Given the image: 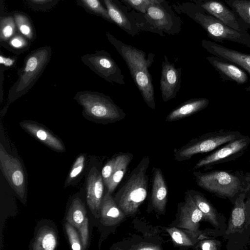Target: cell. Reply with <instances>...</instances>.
I'll use <instances>...</instances> for the list:
<instances>
[{"label":"cell","mask_w":250,"mask_h":250,"mask_svg":"<svg viewBox=\"0 0 250 250\" xmlns=\"http://www.w3.org/2000/svg\"><path fill=\"white\" fill-rule=\"evenodd\" d=\"M198 185L216 196L233 204L236 198L250 185V172L212 170L195 173Z\"/></svg>","instance_id":"obj_1"},{"label":"cell","mask_w":250,"mask_h":250,"mask_svg":"<svg viewBox=\"0 0 250 250\" xmlns=\"http://www.w3.org/2000/svg\"><path fill=\"white\" fill-rule=\"evenodd\" d=\"M209 103V100L205 98L189 99L171 110L165 121L172 122L190 116L206 108Z\"/></svg>","instance_id":"obj_22"},{"label":"cell","mask_w":250,"mask_h":250,"mask_svg":"<svg viewBox=\"0 0 250 250\" xmlns=\"http://www.w3.org/2000/svg\"><path fill=\"white\" fill-rule=\"evenodd\" d=\"M84 161L85 158L83 155H80L77 158L69 174L68 178L69 182L71 181L81 172L83 168Z\"/></svg>","instance_id":"obj_35"},{"label":"cell","mask_w":250,"mask_h":250,"mask_svg":"<svg viewBox=\"0 0 250 250\" xmlns=\"http://www.w3.org/2000/svg\"><path fill=\"white\" fill-rule=\"evenodd\" d=\"M11 17L1 18L0 22V40L5 42L14 36L16 31V22Z\"/></svg>","instance_id":"obj_29"},{"label":"cell","mask_w":250,"mask_h":250,"mask_svg":"<svg viewBox=\"0 0 250 250\" xmlns=\"http://www.w3.org/2000/svg\"><path fill=\"white\" fill-rule=\"evenodd\" d=\"M207 60L222 79L240 85L248 82V73L235 64L214 55L208 57Z\"/></svg>","instance_id":"obj_16"},{"label":"cell","mask_w":250,"mask_h":250,"mask_svg":"<svg viewBox=\"0 0 250 250\" xmlns=\"http://www.w3.org/2000/svg\"><path fill=\"white\" fill-rule=\"evenodd\" d=\"M151 3H158L159 2V0H148Z\"/></svg>","instance_id":"obj_43"},{"label":"cell","mask_w":250,"mask_h":250,"mask_svg":"<svg viewBox=\"0 0 250 250\" xmlns=\"http://www.w3.org/2000/svg\"><path fill=\"white\" fill-rule=\"evenodd\" d=\"M166 231L170 236L173 241L178 245L182 246H192L195 242L182 230L176 227L167 228Z\"/></svg>","instance_id":"obj_30"},{"label":"cell","mask_w":250,"mask_h":250,"mask_svg":"<svg viewBox=\"0 0 250 250\" xmlns=\"http://www.w3.org/2000/svg\"><path fill=\"white\" fill-rule=\"evenodd\" d=\"M200 6L210 15L237 31L248 32V27L234 12L219 0H206Z\"/></svg>","instance_id":"obj_12"},{"label":"cell","mask_w":250,"mask_h":250,"mask_svg":"<svg viewBox=\"0 0 250 250\" xmlns=\"http://www.w3.org/2000/svg\"><path fill=\"white\" fill-rule=\"evenodd\" d=\"M125 215L107 191L103 198L101 206L102 223L106 226H113L122 221Z\"/></svg>","instance_id":"obj_23"},{"label":"cell","mask_w":250,"mask_h":250,"mask_svg":"<svg viewBox=\"0 0 250 250\" xmlns=\"http://www.w3.org/2000/svg\"><path fill=\"white\" fill-rule=\"evenodd\" d=\"M222 235L228 250H246L250 245V185L236 198Z\"/></svg>","instance_id":"obj_2"},{"label":"cell","mask_w":250,"mask_h":250,"mask_svg":"<svg viewBox=\"0 0 250 250\" xmlns=\"http://www.w3.org/2000/svg\"><path fill=\"white\" fill-rule=\"evenodd\" d=\"M167 194V188L163 174L159 168H156L153 175L151 201L154 208L161 213L165 211Z\"/></svg>","instance_id":"obj_24"},{"label":"cell","mask_w":250,"mask_h":250,"mask_svg":"<svg viewBox=\"0 0 250 250\" xmlns=\"http://www.w3.org/2000/svg\"><path fill=\"white\" fill-rule=\"evenodd\" d=\"M1 170L11 187L21 199L25 195V175L21 162L0 145Z\"/></svg>","instance_id":"obj_10"},{"label":"cell","mask_w":250,"mask_h":250,"mask_svg":"<svg viewBox=\"0 0 250 250\" xmlns=\"http://www.w3.org/2000/svg\"><path fill=\"white\" fill-rule=\"evenodd\" d=\"M131 249L138 250H159L161 248L155 244L152 243H141L135 246Z\"/></svg>","instance_id":"obj_41"},{"label":"cell","mask_w":250,"mask_h":250,"mask_svg":"<svg viewBox=\"0 0 250 250\" xmlns=\"http://www.w3.org/2000/svg\"><path fill=\"white\" fill-rule=\"evenodd\" d=\"M134 83L141 93L147 106L155 109L154 89L152 76L148 70L137 68H128Z\"/></svg>","instance_id":"obj_20"},{"label":"cell","mask_w":250,"mask_h":250,"mask_svg":"<svg viewBox=\"0 0 250 250\" xmlns=\"http://www.w3.org/2000/svg\"><path fill=\"white\" fill-rule=\"evenodd\" d=\"M194 17L207 32L208 36L215 42L222 43L224 41H229L250 48V35L248 32L231 28L209 14H206L203 8L197 10Z\"/></svg>","instance_id":"obj_7"},{"label":"cell","mask_w":250,"mask_h":250,"mask_svg":"<svg viewBox=\"0 0 250 250\" xmlns=\"http://www.w3.org/2000/svg\"><path fill=\"white\" fill-rule=\"evenodd\" d=\"M115 157L109 160L103 167L102 170V176L106 186L110 179L115 165Z\"/></svg>","instance_id":"obj_37"},{"label":"cell","mask_w":250,"mask_h":250,"mask_svg":"<svg viewBox=\"0 0 250 250\" xmlns=\"http://www.w3.org/2000/svg\"><path fill=\"white\" fill-rule=\"evenodd\" d=\"M57 244V238L54 230L48 227L41 228L38 231L32 244L34 250H53Z\"/></svg>","instance_id":"obj_26"},{"label":"cell","mask_w":250,"mask_h":250,"mask_svg":"<svg viewBox=\"0 0 250 250\" xmlns=\"http://www.w3.org/2000/svg\"><path fill=\"white\" fill-rule=\"evenodd\" d=\"M103 178L98 171L92 169L88 174L86 185V200L92 211L99 210L103 200Z\"/></svg>","instance_id":"obj_21"},{"label":"cell","mask_w":250,"mask_h":250,"mask_svg":"<svg viewBox=\"0 0 250 250\" xmlns=\"http://www.w3.org/2000/svg\"><path fill=\"white\" fill-rule=\"evenodd\" d=\"M65 229L71 248L73 250H80L82 243L74 227L67 222L65 224Z\"/></svg>","instance_id":"obj_33"},{"label":"cell","mask_w":250,"mask_h":250,"mask_svg":"<svg viewBox=\"0 0 250 250\" xmlns=\"http://www.w3.org/2000/svg\"><path fill=\"white\" fill-rule=\"evenodd\" d=\"M130 4L142 12H145L150 2L148 0H126Z\"/></svg>","instance_id":"obj_40"},{"label":"cell","mask_w":250,"mask_h":250,"mask_svg":"<svg viewBox=\"0 0 250 250\" xmlns=\"http://www.w3.org/2000/svg\"><path fill=\"white\" fill-rule=\"evenodd\" d=\"M48 0H32V1L34 2H43L46 1Z\"/></svg>","instance_id":"obj_42"},{"label":"cell","mask_w":250,"mask_h":250,"mask_svg":"<svg viewBox=\"0 0 250 250\" xmlns=\"http://www.w3.org/2000/svg\"><path fill=\"white\" fill-rule=\"evenodd\" d=\"M198 246L203 250H220L222 244L218 240L209 238L200 242Z\"/></svg>","instance_id":"obj_36"},{"label":"cell","mask_w":250,"mask_h":250,"mask_svg":"<svg viewBox=\"0 0 250 250\" xmlns=\"http://www.w3.org/2000/svg\"><path fill=\"white\" fill-rule=\"evenodd\" d=\"M19 125L26 132L50 148L58 151L65 150L60 139L43 125L37 121L25 120L20 122Z\"/></svg>","instance_id":"obj_15"},{"label":"cell","mask_w":250,"mask_h":250,"mask_svg":"<svg viewBox=\"0 0 250 250\" xmlns=\"http://www.w3.org/2000/svg\"><path fill=\"white\" fill-rule=\"evenodd\" d=\"M9 44L13 49L19 50L27 47L28 43L23 37L17 35L10 39Z\"/></svg>","instance_id":"obj_38"},{"label":"cell","mask_w":250,"mask_h":250,"mask_svg":"<svg viewBox=\"0 0 250 250\" xmlns=\"http://www.w3.org/2000/svg\"><path fill=\"white\" fill-rule=\"evenodd\" d=\"M196 205L202 211L204 220L210 223L222 235L227 227V219L201 193L195 191L191 194Z\"/></svg>","instance_id":"obj_18"},{"label":"cell","mask_w":250,"mask_h":250,"mask_svg":"<svg viewBox=\"0 0 250 250\" xmlns=\"http://www.w3.org/2000/svg\"><path fill=\"white\" fill-rule=\"evenodd\" d=\"M51 57V49L47 46L35 50L25 57L22 67L18 71V78L9 91V104L32 88L44 72Z\"/></svg>","instance_id":"obj_4"},{"label":"cell","mask_w":250,"mask_h":250,"mask_svg":"<svg viewBox=\"0 0 250 250\" xmlns=\"http://www.w3.org/2000/svg\"><path fill=\"white\" fill-rule=\"evenodd\" d=\"M17 59L16 57H5L0 55V72L14 67L16 65Z\"/></svg>","instance_id":"obj_39"},{"label":"cell","mask_w":250,"mask_h":250,"mask_svg":"<svg viewBox=\"0 0 250 250\" xmlns=\"http://www.w3.org/2000/svg\"><path fill=\"white\" fill-rule=\"evenodd\" d=\"M108 14L113 21L120 26L128 27L129 22L125 15L112 0H104Z\"/></svg>","instance_id":"obj_28"},{"label":"cell","mask_w":250,"mask_h":250,"mask_svg":"<svg viewBox=\"0 0 250 250\" xmlns=\"http://www.w3.org/2000/svg\"><path fill=\"white\" fill-rule=\"evenodd\" d=\"M162 62L160 79V90L164 102H167L176 97L181 83V67L176 68L165 56Z\"/></svg>","instance_id":"obj_11"},{"label":"cell","mask_w":250,"mask_h":250,"mask_svg":"<svg viewBox=\"0 0 250 250\" xmlns=\"http://www.w3.org/2000/svg\"><path fill=\"white\" fill-rule=\"evenodd\" d=\"M89 9L108 20H111L107 9L101 4L99 0H82Z\"/></svg>","instance_id":"obj_34"},{"label":"cell","mask_w":250,"mask_h":250,"mask_svg":"<svg viewBox=\"0 0 250 250\" xmlns=\"http://www.w3.org/2000/svg\"><path fill=\"white\" fill-rule=\"evenodd\" d=\"M73 99L82 108L83 116L93 123L107 125L125 118V113L108 96L97 91L77 92Z\"/></svg>","instance_id":"obj_3"},{"label":"cell","mask_w":250,"mask_h":250,"mask_svg":"<svg viewBox=\"0 0 250 250\" xmlns=\"http://www.w3.org/2000/svg\"><path fill=\"white\" fill-rule=\"evenodd\" d=\"M132 155L123 153L115 157V165L110 179L106 187L107 191L112 193L122 180L127 166L131 161Z\"/></svg>","instance_id":"obj_25"},{"label":"cell","mask_w":250,"mask_h":250,"mask_svg":"<svg viewBox=\"0 0 250 250\" xmlns=\"http://www.w3.org/2000/svg\"><path fill=\"white\" fill-rule=\"evenodd\" d=\"M202 220H204L203 213L196 205L191 194L188 195L181 207L178 228L185 229L198 240L202 233L199 229L200 222Z\"/></svg>","instance_id":"obj_13"},{"label":"cell","mask_w":250,"mask_h":250,"mask_svg":"<svg viewBox=\"0 0 250 250\" xmlns=\"http://www.w3.org/2000/svg\"><path fill=\"white\" fill-rule=\"evenodd\" d=\"M146 12L149 17L155 21L159 25H163L166 23V16L164 11L160 7L150 4Z\"/></svg>","instance_id":"obj_32"},{"label":"cell","mask_w":250,"mask_h":250,"mask_svg":"<svg viewBox=\"0 0 250 250\" xmlns=\"http://www.w3.org/2000/svg\"><path fill=\"white\" fill-rule=\"evenodd\" d=\"M15 21L21 34L29 40L32 39L33 36V29L28 18L23 15L16 14L15 15Z\"/></svg>","instance_id":"obj_31"},{"label":"cell","mask_w":250,"mask_h":250,"mask_svg":"<svg viewBox=\"0 0 250 250\" xmlns=\"http://www.w3.org/2000/svg\"><path fill=\"white\" fill-rule=\"evenodd\" d=\"M243 135L238 131L227 129L209 132L191 140L187 144L175 150V155L179 159H189L195 154L215 150Z\"/></svg>","instance_id":"obj_6"},{"label":"cell","mask_w":250,"mask_h":250,"mask_svg":"<svg viewBox=\"0 0 250 250\" xmlns=\"http://www.w3.org/2000/svg\"><path fill=\"white\" fill-rule=\"evenodd\" d=\"M203 47L212 55L231 62L244 70L250 77L246 90L250 92V54L230 49L210 41H202Z\"/></svg>","instance_id":"obj_14"},{"label":"cell","mask_w":250,"mask_h":250,"mask_svg":"<svg viewBox=\"0 0 250 250\" xmlns=\"http://www.w3.org/2000/svg\"><path fill=\"white\" fill-rule=\"evenodd\" d=\"M146 163L140 165L126 183L118 191L115 201L125 215H133L147 196Z\"/></svg>","instance_id":"obj_5"},{"label":"cell","mask_w":250,"mask_h":250,"mask_svg":"<svg viewBox=\"0 0 250 250\" xmlns=\"http://www.w3.org/2000/svg\"><path fill=\"white\" fill-rule=\"evenodd\" d=\"M225 1L250 30V0H225Z\"/></svg>","instance_id":"obj_27"},{"label":"cell","mask_w":250,"mask_h":250,"mask_svg":"<svg viewBox=\"0 0 250 250\" xmlns=\"http://www.w3.org/2000/svg\"><path fill=\"white\" fill-rule=\"evenodd\" d=\"M66 220L78 230L83 249H85L88 240V218L85 208L79 198L72 201L68 209Z\"/></svg>","instance_id":"obj_17"},{"label":"cell","mask_w":250,"mask_h":250,"mask_svg":"<svg viewBox=\"0 0 250 250\" xmlns=\"http://www.w3.org/2000/svg\"><path fill=\"white\" fill-rule=\"evenodd\" d=\"M114 45L126 62L128 68H137L148 70L154 62V55L146 53L131 46L115 42Z\"/></svg>","instance_id":"obj_19"},{"label":"cell","mask_w":250,"mask_h":250,"mask_svg":"<svg viewBox=\"0 0 250 250\" xmlns=\"http://www.w3.org/2000/svg\"><path fill=\"white\" fill-rule=\"evenodd\" d=\"M250 145V137L243 135L240 138L224 144L213 152L201 159L194 168L212 166L234 160L242 156Z\"/></svg>","instance_id":"obj_9"},{"label":"cell","mask_w":250,"mask_h":250,"mask_svg":"<svg viewBox=\"0 0 250 250\" xmlns=\"http://www.w3.org/2000/svg\"><path fill=\"white\" fill-rule=\"evenodd\" d=\"M81 60L93 72L111 84H125L121 69L108 53L101 51L86 54Z\"/></svg>","instance_id":"obj_8"}]
</instances>
